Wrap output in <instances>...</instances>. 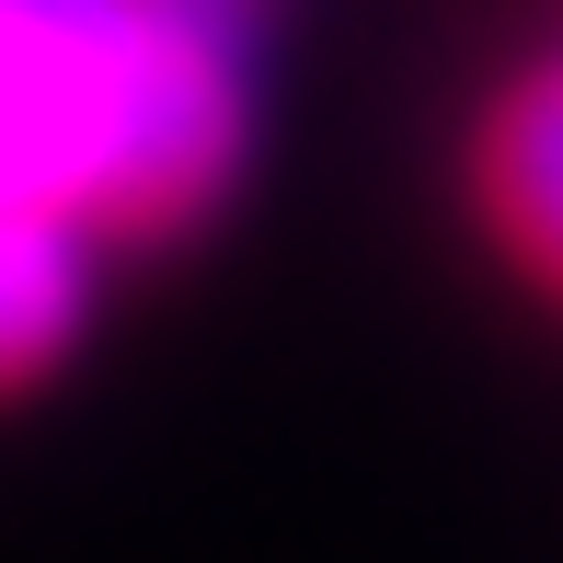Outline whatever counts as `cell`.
Returning <instances> with one entry per match:
<instances>
[{"label": "cell", "instance_id": "cell-1", "mask_svg": "<svg viewBox=\"0 0 563 563\" xmlns=\"http://www.w3.org/2000/svg\"><path fill=\"white\" fill-rule=\"evenodd\" d=\"M253 150L242 23L173 0H0V208L173 242Z\"/></svg>", "mask_w": 563, "mask_h": 563}, {"label": "cell", "instance_id": "cell-2", "mask_svg": "<svg viewBox=\"0 0 563 563\" xmlns=\"http://www.w3.org/2000/svg\"><path fill=\"white\" fill-rule=\"evenodd\" d=\"M472 196H483V219H495V242L563 299V46L529 58L518 81L483 104Z\"/></svg>", "mask_w": 563, "mask_h": 563}, {"label": "cell", "instance_id": "cell-3", "mask_svg": "<svg viewBox=\"0 0 563 563\" xmlns=\"http://www.w3.org/2000/svg\"><path fill=\"white\" fill-rule=\"evenodd\" d=\"M92 311V230L46 208H0V391L46 368Z\"/></svg>", "mask_w": 563, "mask_h": 563}, {"label": "cell", "instance_id": "cell-4", "mask_svg": "<svg viewBox=\"0 0 563 563\" xmlns=\"http://www.w3.org/2000/svg\"><path fill=\"white\" fill-rule=\"evenodd\" d=\"M173 12H208V23H253V0H173Z\"/></svg>", "mask_w": 563, "mask_h": 563}]
</instances>
